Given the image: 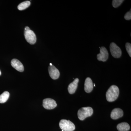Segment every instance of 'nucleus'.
<instances>
[{
	"mask_svg": "<svg viewBox=\"0 0 131 131\" xmlns=\"http://www.w3.org/2000/svg\"><path fill=\"white\" fill-rule=\"evenodd\" d=\"M119 89L115 85H112L108 90L106 93L107 100L109 102H112L116 100L119 95Z\"/></svg>",
	"mask_w": 131,
	"mask_h": 131,
	"instance_id": "obj_1",
	"label": "nucleus"
},
{
	"mask_svg": "<svg viewBox=\"0 0 131 131\" xmlns=\"http://www.w3.org/2000/svg\"><path fill=\"white\" fill-rule=\"evenodd\" d=\"M93 110L91 107H82L78 112V118L81 121H83L88 117H90L93 114Z\"/></svg>",
	"mask_w": 131,
	"mask_h": 131,
	"instance_id": "obj_2",
	"label": "nucleus"
},
{
	"mask_svg": "<svg viewBox=\"0 0 131 131\" xmlns=\"http://www.w3.org/2000/svg\"><path fill=\"white\" fill-rule=\"evenodd\" d=\"M24 35L26 40L31 45H34L36 43L37 38L33 31L30 29L28 26L26 27L24 31Z\"/></svg>",
	"mask_w": 131,
	"mask_h": 131,
	"instance_id": "obj_3",
	"label": "nucleus"
},
{
	"mask_svg": "<svg viewBox=\"0 0 131 131\" xmlns=\"http://www.w3.org/2000/svg\"><path fill=\"white\" fill-rule=\"evenodd\" d=\"M59 127L64 131H73L75 130V126L73 122L69 120L62 119L59 124Z\"/></svg>",
	"mask_w": 131,
	"mask_h": 131,
	"instance_id": "obj_4",
	"label": "nucleus"
},
{
	"mask_svg": "<svg viewBox=\"0 0 131 131\" xmlns=\"http://www.w3.org/2000/svg\"><path fill=\"white\" fill-rule=\"evenodd\" d=\"M110 52L115 58H119L122 55L121 49L115 43L112 42L110 46Z\"/></svg>",
	"mask_w": 131,
	"mask_h": 131,
	"instance_id": "obj_5",
	"label": "nucleus"
},
{
	"mask_svg": "<svg viewBox=\"0 0 131 131\" xmlns=\"http://www.w3.org/2000/svg\"><path fill=\"white\" fill-rule=\"evenodd\" d=\"M43 107L47 110H51L56 107V101L51 98H46L43 101Z\"/></svg>",
	"mask_w": 131,
	"mask_h": 131,
	"instance_id": "obj_6",
	"label": "nucleus"
},
{
	"mask_svg": "<svg viewBox=\"0 0 131 131\" xmlns=\"http://www.w3.org/2000/svg\"><path fill=\"white\" fill-rule=\"evenodd\" d=\"M100 53L97 56V58L98 61L106 62L108 58V53L107 50L104 47L100 48Z\"/></svg>",
	"mask_w": 131,
	"mask_h": 131,
	"instance_id": "obj_7",
	"label": "nucleus"
},
{
	"mask_svg": "<svg viewBox=\"0 0 131 131\" xmlns=\"http://www.w3.org/2000/svg\"><path fill=\"white\" fill-rule=\"evenodd\" d=\"M48 70L50 77L53 80L58 79L60 76V72L54 65L50 66L48 68Z\"/></svg>",
	"mask_w": 131,
	"mask_h": 131,
	"instance_id": "obj_8",
	"label": "nucleus"
},
{
	"mask_svg": "<svg viewBox=\"0 0 131 131\" xmlns=\"http://www.w3.org/2000/svg\"><path fill=\"white\" fill-rule=\"evenodd\" d=\"M11 64L12 67L19 72L24 71V66L19 61L16 59H12L11 61Z\"/></svg>",
	"mask_w": 131,
	"mask_h": 131,
	"instance_id": "obj_9",
	"label": "nucleus"
},
{
	"mask_svg": "<svg viewBox=\"0 0 131 131\" xmlns=\"http://www.w3.org/2000/svg\"><path fill=\"white\" fill-rule=\"evenodd\" d=\"M124 115V112L120 108H115L112 111L110 115L111 118L113 119H117L121 118Z\"/></svg>",
	"mask_w": 131,
	"mask_h": 131,
	"instance_id": "obj_10",
	"label": "nucleus"
},
{
	"mask_svg": "<svg viewBox=\"0 0 131 131\" xmlns=\"http://www.w3.org/2000/svg\"><path fill=\"white\" fill-rule=\"evenodd\" d=\"M93 83L90 78H86L84 83V90L87 93L91 92L93 89Z\"/></svg>",
	"mask_w": 131,
	"mask_h": 131,
	"instance_id": "obj_11",
	"label": "nucleus"
},
{
	"mask_svg": "<svg viewBox=\"0 0 131 131\" xmlns=\"http://www.w3.org/2000/svg\"><path fill=\"white\" fill-rule=\"evenodd\" d=\"M79 81V79L76 78L75 79L74 81L70 83L68 87V90L70 94H72L74 93L77 89L78 84Z\"/></svg>",
	"mask_w": 131,
	"mask_h": 131,
	"instance_id": "obj_12",
	"label": "nucleus"
},
{
	"mask_svg": "<svg viewBox=\"0 0 131 131\" xmlns=\"http://www.w3.org/2000/svg\"><path fill=\"white\" fill-rule=\"evenodd\" d=\"M117 129L119 131H127L130 129L129 124L126 122H122L118 124Z\"/></svg>",
	"mask_w": 131,
	"mask_h": 131,
	"instance_id": "obj_13",
	"label": "nucleus"
},
{
	"mask_svg": "<svg viewBox=\"0 0 131 131\" xmlns=\"http://www.w3.org/2000/svg\"><path fill=\"white\" fill-rule=\"evenodd\" d=\"M9 93L8 91H5L0 95V103H3L6 102L8 100Z\"/></svg>",
	"mask_w": 131,
	"mask_h": 131,
	"instance_id": "obj_14",
	"label": "nucleus"
},
{
	"mask_svg": "<svg viewBox=\"0 0 131 131\" xmlns=\"http://www.w3.org/2000/svg\"><path fill=\"white\" fill-rule=\"evenodd\" d=\"M31 2L29 1H26L24 2L21 3L18 6V8L19 10H24L26 9L30 5Z\"/></svg>",
	"mask_w": 131,
	"mask_h": 131,
	"instance_id": "obj_15",
	"label": "nucleus"
},
{
	"mask_svg": "<svg viewBox=\"0 0 131 131\" xmlns=\"http://www.w3.org/2000/svg\"><path fill=\"white\" fill-rule=\"evenodd\" d=\"M124 2L123 0H113L112 5L114 7L117 8L119 6Z\"/></svg>",
	"mask_w": 131,
	"mask_h": 131,
	"instance_id": "obj_16",
	"label": "nucleus"
},
{
	"mask_svg": "<svg viewBox=\"0 0 131 131\" xmlns=\"http://www.w3.org/2000/svg\"><path fill=\"white\" fill-rule=\"evenodd\" d=\"M126 49L127 53L130 57H131V45L130 43H126Z\"/></svg>",
	"mask_w": 131,
	"mask_h": 131,
	"instance_id": "obj_17",
	"label": "nucleus"
},
{
	"mask_svg": "<svg viewBox=\"0 0 131 131\" xmlns=\"http://www.w3.org/2000/svg\"><path fill=\"white\" fill-rule=\"evenodd\" d=\"M124 18L126 20H130L131 19V10H130L129 12H127L126 14L124 16Z\"/></svg>",
	"mask_w": 131,
	"mask_h": 131,
	"instance_id": "obj_18",
	"label": "nucleus"
},
{
	"mask_svg": "<svg viewBox=\"0 0 131 131\" xmlns=\"http://www.w3.org/2000/svg\"><path fill=\"white\" fill-rule=\"evenodd\" d=\"M1 75V70H0V75Z\"/></svg>",
	"mask_w": 131,
	"mask_h": 131,
	"instance_id": "obj_19",
	"label": "nucleus"
},
{
	"mask_svg": "<svg viewBox=\"0 0 131 131\" xmlns=\"http://www.w3.org/2000/svg\"><path fill=\"white\" fill-rule=\"evenodd\" d=\"M50 66H52V63H50Z\"/></svg>",
	"mask_w": 131,
	"mask_h": 131,
	"instance_id": "obj_20",
	"label": "nucleus"
},
{
	"mask_svg": "<svg viewBox=\"0 0 131 131\" xmlns=\"http://www.w3.org/2000/svg\"><path fill=\"white\" fill-rule=\"evenodd\" d=\"M62 131H64L63 130H62Z\"/></svg>",
	"mask_w": 131,
	"mask_h": 131,
	"instance_id": "obj_21",
	"label": "nucleus"
}]
</instances>
